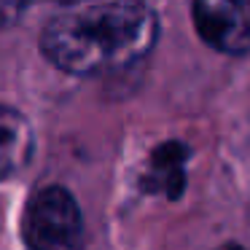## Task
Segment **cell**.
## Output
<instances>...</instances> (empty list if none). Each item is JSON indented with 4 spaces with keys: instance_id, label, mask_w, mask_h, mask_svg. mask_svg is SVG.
Listing matches in <instances>:
<instances>
[{
    "instance_id": "cell-1",
    "label": "cell",
    "mask_w": 250,
    "mask_h": 250,
    "mask_svg": "<svg viewBox=\"0 0 250 250\" xmlns=\"http://www.w3.org/2000/svg\"><path fill=\"white\" fill-rule=\"evenodd\" d=\"M156 38V14L143 0H100L51 19L41 35V51L65 73L105 76L146 60Z\"/></svg>"
},
{
    "instance_id": "cell-2",
    "label": "cell",
    "mask_w": 250,
    "mask_h": 250,
    "mask_svg": "<svg viewBox=\"0 0 250 250\" xmlns=\"http://www.w3.org/2000/svg\"><path fill=\"white\" fill-rule=\"evenodd\" d=\"M22 231L30 250H83L81 207L62 186H46L30 199Z\"/></svg>"
},
{
    "instance_id": "cell-3",
    "label": "cell",
    "mask_w": 250,
    "mask_h": 250,
    "mask_svg": "<svg viewBox=\"0 0 250 250\" xmlns=\"http://www.w3.org/2000/svg\"><path fill=\"white\" fill-rule=\"evenodd\" d=\"M199 35L223 54H250V0H194Z\"/></svg>"
},
{
    "instance_id": "cell-4",
    "label": "cell",
    "mask_w": 250,
    "mask_h": 250,
    "mask_svg": "<svg viewBox=\"0 0 250 250\" xmlns=\"http://www.w3.org/2000/svg\"><path fill=\"white\" fill-rule=\"evenodd\" d=\"M35 148L30 121L19 110L0 105V180L11 178L27 167Z\"/></svg>"
},
{
    "instance_id": "cell-5",
    "label": "cell",
    "mask_w": 250,
    "mask_h": 250,
    "mask_svg": "<svg viewBox=\"0 0 250 250\" xmlns=\"http://www.w3.org/2000/svg\"><path fill=\"white\" fill-rule=\"evenodd\" d=\"M24 8V0H0V30L11 27Z\"/></svg>"
},
{
    "instance_id": "cell-6",
    "label": "cell",
    "mask_w": 250,
    "mask_h": 250,
    "mask_svg": "<svg viewBox=\"0 0 250 250\" xmlns=\"http://www.w3.org/2000/svg\"><path fill=\"white\" fill-rule=\"evenodd\" d=\"M231 250H239V248H231Z\"/></svg>"
}]
</instances>
